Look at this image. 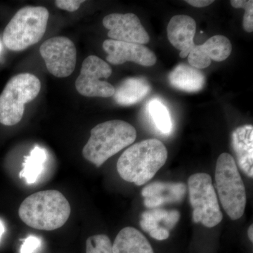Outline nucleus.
<instances>
[{"label": "nucleus", "mask_w": 253, "mask_h": 253, "mask_svg": "<svg viewBox=\"0 0 253 253\" xmlns=\"http://www.w3.org/2000/svg\"><path fill=\"white\" fill-rule=\"evenodd\" d=\"M168 150L162 141L149 139L133 144L117 163L118 174L125 181L142 186L166 164Z\"/></svg>", "instance_id": "nucleus-1"}, {"label": "nucleus", "mask_w": 253, "mask_h": 253, "mask_svg": "<svg viewBox=\"0 0 253 253\" xmlns=\"http://www.w3.org/2000/svg\"><path fill=\"white\" fill-rule=\"evenodd\" d=\"M71 206L56 190H46L31 195L23 201L18 214L30 227L52 231L64 225L71 214Z\"/></svg>", "instance_id": "nucleus-2"}, {"label": "nucleus", "mask_w": 253, "mask_h": 253, "mask_svg": "<svg viewBox=\"0 0 253 253\" xmlns=\"http://www.w3.org/2000/svg\"><path fill=\"white\" fill-rule=\"evenodd\" d=\"M136 131L129 123L114 120L100 123L91 130L83 149L86 161L101 167L110 158L134 142Z\"/></svg>", "instance_id": "nucleus-3"}, {"label": "nucleus", "mask_w": 253, "mask_h": 253, "mask_svg": "<svg viewBox=\"0 0 253 253\" xmlns=\"http://www.w3.org/2000/svg\"><path fill=\"white\" fill-rule=\"evenodd\" d=\"M49 16V11L43 6L18 10L5 28V45L11 51H20L39 42L45 33Z\"/></svg>", "instance_id": "nucleus-4"}, {"label": "nucleus", "mask_w": 253, "mask_h": 253, "mask_svg": "<svg viewBox=\"0 0 253 253\" xmlns=\"http://www.w3.org/2000/svg\"><path fill=\"white\" fill-rule=\"evenodd\" d=\"M215 181L218 196L226 214L232 220L240 219L246 206V188L231 155L224 153L218 158Z\"/></svg>", "instance_id": "nucleus-5"}, {"label": "nucleus", "mask_w": 253, "mask_h": 253, "mask_svg": "<svg viewBox=\"0 0 253 253\" xmlns=\"http://www.w3.org/2000/svg\"><path fill=\"white\" fill-rule=\"evenodd\" d=\"M41 89V81L31 73H21L11 78L0 94V123L13 126L19 123L25 105L36 99Z\"/></svg>", "instance_id": "nucleus-6"}, {"label": "nucleus", "mask_w": 253, "mask_h": 253, "mask_svg": "<svg viewBox=\"0 0 253 253\" xmlns=\"http://www.w3.org/2000/svg\"><path fill=\"white\" fill-rule=\"evenodd\" d=\"M188 186L194 222L208 228L218 225L223 214L211 176L207 173H196L189 176Z\"/></svg>", "instance_id": "nucleus-7"}, {"label": "nucleus", "mask_w": 253, "mask_h": 253, "mask_svg": "<svg viewBox=\"0 0 253 253\" xmlns=\"http://www.w3.org/2000/svg\"><path fill=\"white\" fill-rule=\"evenodd\" d=\"M111 74L112 68L109 63L91 55L83 61L81 74L76 81V89L86 97H111L114 94V86L101 80L107 79Z\"/></svg>", "instance_id": "nucleus-8"}, {"label": "nucleus", "mask_w": 253, "mask_h": 253, "mask_svg": "<svg viewBox=\"0 0 253 253\" xmlns=\"http://www.w3.org/2000/svg\"><path fill=\"white\" fill-rule=\"evenodd\" d=\"M40 52L48 71L55 77H68L74 71L77 51L74 43L68 38H50L42 44Z\"/></svg>", "instance_id": "nucleus-9"}, {"label": "nucleus", "mask_w": 253, "mask_h": 253, "mask_svg": "<svg viewBox=\"0 0 253 253\" xmlns=\"http://www.w3.org/2000/svg\"><path fill=\"white\" fill-rule=\"evenodd\" d=\"M103 25L109 30L108 36L113 41L143 45L149 42V34L135 14H109L103 19Z\"/></svg>", "instance_id": "nucleus-10"}, {"label": "nucleus", "mask_w": 253, "mask_h": 253, "mask_svg": "<svg viewBox=\"0 0 253 253\" xmlns=\"http://www.w3.org/2000/svg\"><path fill=\"white\" fill-rule=\"evenodd\" d=\"M103 49L107 54L106 60L113 65L131 61L143 66H153L157 61L156 54L143 44L106 40Z\"/></svg>", "instance_id": "nucleus-11"}, {"label": "nucleus", "mask_w": 253, "mask_h": 253, "mask_svg": "<svg viewBox=\"0 0 253 253\" xmlns=\"http://www.w3.org/2000/svg\"><path fill=\"white\" fill-rule=\"evenodd\" d=\"M232 45L230 41L225 36L211 37L204 44L195 45L188 55L190 66L204 69L211 64L212 61L221 62L230 56Z\"/></svg>", "instance_id": "nucleus-12"}, {"label": "nucleus", "mask_w": 253, "mask_h": 253, "mask_svg": "<svg viewBox=\"0 0 253 253\" xmlns=\"http://www.w3.org/2000/svg\"><path fill=\"white\" fill-rule=\"evenodd\" d=\"M186 191L184 183L156 181L145 186L141 195L144 198V206L155 209L166 204L181 202Z\"/></svg>", "instance_id": "nucleus-13"}, {"label": "nucleus", "mask_w": 253, "mask_h": 253, "mask_svg": "<svg viewBox=\"0 0 253 253\" xmlns=\"http://www.w3.org/2000/svg\"><path fill=\"white\" fill-rule=\"evenodd\" d=\"M196 31V23L187 15H176L168 23L167 34L169 42L180 51L179 56L187 57L194 47V38Z\"/></svg>", "instance_id": "nucleus-14"}, {"label": "nucleus", "mask_w": 253, "mask_h": 253, "mask_svg": "<svg viewBox=\"0 0 253 253\" xmlns=\"http://www.w3.org/2000/svg\"><path fill=\"white\" fill-rule=\"evenodd\" d=\"M231 144L241 170L250 178L253 176V126H239L231 134Z\"/></svg>", "instance_id": "nucleus-15"}, {"label": "nucleus", "mask_w": 253, "mask_h": 253, "mask_svg": "<svg viewBox=\"0 0 253 253\" xmlns=\"http://www.w3.org/2000/svg\"><path fill=\"white\" fill-rule=\"evenodd\" d=\"M151 91V84L146 78H129L115 88L113 97L120 106H132L140 102Z\"/></svg>", "instance_id": "nucleus-16"}, {"label": "nucleus", "mask_w": 253, "mask_h": 253, "mask_svg": "<svg viewBox=\"0 0 253 253\" xmlns=\"http://www.w3.org/2000/svg\"><path fill=\"white\" fill-rule=\"evenodd\" d=\"M168 80L173 87L186 92H197L206 84L204 73L197 68L183 63L173 69Z\"/></svg>", "instance_id": "nucleus-17"}, {"label": "nucleus", "mask_w": 253, "mask_h": 253, "mask_svg": "<svg viewBox=\"0 0 253 253\" xmlns=\"http://www.w3.org/2000/svg\"><path fill=\"white\" fill-rule=\"evenodd\" d=\"M113 253H154L147 239L131 226L118 233L113 245Z\"/></svg>", "instance_id": "nucleus-18"}, {"label": "nucleus", "mask_w": 253, "mask_h": 253, "mask_svg": "<svg viewBox=\"0 0 253 253\" xmlns=\"http://www.w3.org/2000/svg\"><path fill=\"white\" fill-rule=\"evenodd\" d=\"M46 158L45 150L36 146L32 150L29 156L25 158L20 177L24 178L28 184H34L42 172Z\"/></svg>", "instance_id": "nucleus-19"}, {"label": "nucleus", "mask_w": 253, "mask_h": 253, "mask_svg": "<svg viewBox=\"0 0 253 253\" xmlns=\"http://www.w3.org/2000/svg\"><path fill=\"white\" fill-rule=\"evenodd\" d=\"M148 111L158 130L164 135L170 134L172 131V122L166 106L159 100L154 99L148 104Z\"/></svg>", "instance_id": "nucleus-20"}, {"label": "nucleus", "mask_w": 253, "mask_h": 253, "mask_svg": "<svg viewBox=\"0 0 253 253\" xmlns=\"http://www.w3.org/2000/svg\"><path fill=\"white\" fill-rule=\"evenodd\" d=\"M86 253H113L111 239L104 234L90 236L86 240Z\"/></svg>", "instance_id": "nucleus-21"}, {"label": "nucleus", "mask_w": 253, "mask_h": 253, "mask_svg": "<svg viewBox=\"0 0 253 253\" xmlns=\"http://www.w3.org/2000/svg\"><path fill=\"white\" fill-rule=\"evenodd\" d=\"M231 6L235 9L242 8L245 10L243 27L245 31H253V0H231Z\"/></svg>", "instance_id": "nucleus-22"}, {"label": "nucleus", "mask_w": 253, "mask_h": 253, "mask_svg": "<svg viewBox=\"0 0 253 253\" xmlns=\"http://www.w3.org/2000/svg\"><path fill=\"white\" fill-rule=\"evenodd\" d=\"M42 241L35 236H29L23 241L20 253H36L41 247Z\"/></svg>", "instance_id": "nucleus-23"}, {"label": "nucleus", "mask_w": 253, "mask_h": 253, "mask_svg": "<svg viewBox=\"0 0 253 253\" xmlns=\"http://www.w3.org/2000/svg\"><path fill=\"white\" fill-rule=\"evenodd\" d=\"M168 211L166 210L161 209V208L151 209V211H146L142 213L141 219H146V220H151L159 223L166 217Z\"/></svg>", "instance_id": "nucleus-24"}, {"label": "nucleus", "mask_w": 253, "mask_h": 253, "mask_svg": "<svg viewBox=\"0 0 253 253\" xmlns=\"http://www.w3.org/2000/svg\"><path fill=\"white\" fill-rule=\"evenodd\" d=\"M84 2V0H56L55 4L59 9L66 10L69 12H74Z\"/></svg>", "instance_id": "nucleus-25"}, {"label": "nucleus", "mask_w": 253, "mask_h": 253, "mask_svg": "<svg viewBox=\"0 0 253 253\" xmlns=\"http://www.w3.org/2000/svg\"><path fill=\"white\" fill-rule=\"evenodd\" d=\"M179 218H180V214H179V211H176V210L168 211L167 216L163 220L165 226H166V229H167L168 231L172 229L178 221L179 220Z\"/></svg>", "instance_id": "nucleus-26"}, {"label": "nucleus", "mask_w": 253, "mask_h": 253, "mask_svg": "<svg viewBox=\"0 0 253 253\" xmlns=\"http://www.w3.org/2000/svg\"><path fill=\"white\" fill-rule=\"evenodd\" d=\"M149 234L153 239L158 240V241H164L169 238V231L166 228L159 226L154 230L149 232Z\"/></svg>", "instance_id": "nucleus-27"}, {"label": "nucleus", "mask_w": 253, "mask_h": 253, "mask_svg": "<svg viewBox=\"0 0 253 253\" xmlns=\"http://www.w3.org/2000/svg\"><path fill=\"white\" fill-rule=\"evenodd\" d=\"M140 226L143 230L149 233L158 227L159 223L151 220H146V219H141Z\"/></svg>", "instance_id": "nucleus-28"}, {"label": "nucleus", "mask_w": 253, "mask_h": 253, "mask_svg": "<svg viewBox=\"0 0 253 253\" xmlns=\"http://www.w3.org/2000/svg\"><path fill=\"white\" fill-rule=\"evenodd\" d=\"M186 2L196 8H204L209 6L214 2V1L211 0H186Z\"/></svg>", "instance_id": "nucleus-29"}, {"label": "nucleus", "mask_w": 253, "mask_h": 253, "mask_svg": "<svg viewBox=\"0 0 253 253\" xmlns=\"http://www.w3.org/2000/svg\"><path fill=\"white\" fill-rule=\"evenodd\" d=\"M248 235H249V238L250 239V241H251V242H253V224H251V226H250L249 231H248Z\"/></svg>", "instance_id": "nucleus-30"}, {"label": "nucleus", "mask_w": 253, "mask_h": 253, "mask_svg": "<svg viewBox=\"0 0 253 253\" xmlns=\"http://www.w3.org/2000/svg\"><path fill=\"white\" fill-rule=\"evenodd\" d=\"M5 231L4 226L3 223L0 221V239H1V236L3 235Z\"/></svg>", "instance_id": "nucleus-31"}, {"label": "nucleus", "mask_w": 253, "mask_h": 253, "mask_svg": "<svg viewBox=\"0 0 253 253\" xmlns=\"http://www.w3.org/2000/svg\"><path fill=\"white\" fill-rule=\"evenodd\" d=\"M1 44H0V51H1Z\"/></svg>", "instance_id": "nucleus-32"}]
</instances>
